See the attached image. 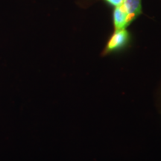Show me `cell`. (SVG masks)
<instances>
[{
	"label": "cell",
	"instance_id": "3957f363",
	"mask_svg": "<svg viewBox=\"0 0 161 161\" xmlns=\"http://www.w3.org/2000/svg\"><path fill=\"white\" fill-rule=\"evenodd\" d=\"M122 5L132 19L141 13V0H125Z\"/></svg>",
	"mask_w": 161,
	"mask_h": 161
},
{
	"label": "cell",
	"instance_id": "277c9868",
	"mask_svg": "<svg viewBox=\"0 0 161 161\" xmlns=\"http://www.w3.org/2000/svg\"><path fill=\"white\" fill-rule=\"evenodd\" d=\"M106 1L109 3L110 5L118 7V6L122 5L123 4L125 0H106Z\"/></svg>",
	"mask_w": 161,
	"mask_h": 161
},
{
	"label": "cell",
	"instance_id": "6da1fadb",
	"mask_svg": "<svg viewBox=\"0 0 161 161\" xmlns=\"http://www.w3.org/2000/svg\"><path fill=\"white\" fill-rule=\"evenodd\" d=\"M129 35L125 29L116 31L113 35L106 47V52H111L123 47L128 40Z\"/></svg>",
	"mask_w": 161,
	"mask_h": 161
},
{
	"label": "cell",
	"instance_id": "7a4b0ae2",
	"mask_svg": "<svg viewBox=\"0 0 161 161\" xmlns=\"http://www.w3.org/2000/svg\"><path fill=\"white\" fill-rule=\"evenodd\" d=\"M128 11L125 8L123 5L118 6L114 10V21L116 31L125 29L127 25L132 21Z\"/></svg>",
	"mask_w": 161,
	"mask_h": 161
}]
</instances>
